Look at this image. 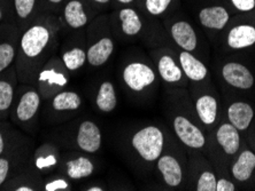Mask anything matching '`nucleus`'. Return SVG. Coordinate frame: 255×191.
Instances as JSON below:
<instances>
[{
    "instance_id": "nucleus-1",
    "label": "nucleus",
    "mask_w": 255,
    "mask_h": 191,
    "mask_svg": "<svg viewBox=\"0 0 255 191\" xmlns=\"http://www.w3.org/2000/svg\"><path fill=\"white\" fill-rule=\"evenodd\" d=\"M132 147L142 159L154 162L162 152L163 134L155 126L144 127L133 135Z\"/></svg>"
},
{
    "instance_id": "nucleus-2",
    "label": "nucleus",
    "mask_w": 255,
    "mask_h": 191,
    "mask_svg": "<svg viewBox=\"0 0 255 191\" xmlns=\"http://www.w3.org/2000/svg\"><path fill=\"white\" fill-rule=\"evenodd\" d=\"M50 31L44 25H33L23 33L21 38V50L29 59H35L47 46Z\"/></svg>"
},
{
    "instance_id": "nucleus-3",
    "label": "nucleus",
    "mask_w": 255,
    "mask_h": 191,
    "mask_svg": "<svg viewBox=\"0 0 255 191\" xmlns=\"http://www.w3.org/2000/svg\"><path fill=\"white\" fill-rule=\"evenodd\" d=\"M123 80L132 91L140 92L154 82L155 74L148 65L140 62H133L126 66L123 71Z\"/></svg>"
},
{
    "instance_id": "nucleus-4",
    "label": "nucleus",
    "mask_w": 255,
    "mask_h": 191,
    "mask_svg": "<svg viewBox=\"0 0 255 191\" xmlns=\"http://www.w3.org/2000/svg\"><path fill=\"white\" fill-rule=\"evenodd\" d=\"M174 128L175 132L177 134L183 143L187 147L199 149L204 147L205 144V136L201 133V130L198 128L197 126H194L189 119H186L182 116L175 118L174 121Z\"/></svg>"
},
{
    "instance_id": "nucleus-5",
    "label": "nucleus",
    "mask_w": 255,
    "mask_h": 191,
    "mask_svg": "<svg viewBox=\"0 0 255 191\" xmlns=\"http://www.w3.org/2000/svg\"><path fill=\"white\" fill-rule=\"evenodd\" d=\"M77 145L86 152H97L101 145V132L93 122L85 121L80 125L77 133Z\"/></svg>"
},
{
    "instance_id": "nucleus-6",
    "label": "nucleus",
    "mask_w": 255,
    "mask_h": 191,
    "mask_svg": "<svg viewBox=\"0 0 255 191\" xmlns=\"http://www.w3.org/2000/svg\"><path fill=\"white\" fill-rule=\"evenodd\" d=\"M223 78L228 84L237 88L249 89L254 84V78L251 71L239 63H227L222 70Z\"/></svg>"
},
{
    "instance_id": "nucleus-7",
    "label": "nucleus",
    "mask_w": 255,
    "mask_h": 191,
    "mask_svg": "<svg viewBox=\"0 0 255 191\" xmlns=\"http://www.w3.org/2000/svg\"><path fill=\"white\" fill-rule=\"evenodd\" d=\"M40 106V96L33 89L24 93L18 101L16 108V117L21 123H27L35 117Z\"/></svg>"
},
{
    "instance_id": "nucleus-8",
    "label": "nucleus",
    "mask_w": 255,
    "mask_h": 191,
    "mask_svg": "<svg viewBox=\"0 0 255 191\" xmlns=\"http://www.w3.org/2000/svg\"><path fill=\"white\" fill-rule=\"evenodd\" d=\"M157 168L162 174L164 182L169 187H177L182 182V168L177 160L171 156H162L157 159Z\"/></svg>"
},
{
    "instance_id": "nucleus-9",
    "label": "nucleus",
    "mask_w": 255,
    "mask_h": 191,
    "mask_svg": "<svg viewBox=\"0 0 255 191\" xmlns=\"http://www.w3.org/2000/svg\"><path fill=\"white\" fill-rule=\"evenodd\" d=\"M171 37L179 47L191 52L197 47V36L193 28L187 22H177L171 27Z\"/></svg>"
},
{
    "instance_id": "nucleus-10",
    "label": "nucleus",
    "mask_w": 255,
    "mask_h": 191,
    "mask_svg": "<svg viewBox=\"0 0 255 191\" xmlns=\"http://www.w3.org/2000/svg\"><path fill=\"white\" fill-rule=\"evenodd\" d=\"M199 20L206 28L221 30L228 23L229 13L221 6L207 7L199 13Z\"/></svg>"
},
{
    "instance_id": "nucleus-11",
    "label": "nucleus",
    "mask_w": 255,
    "mask_h": 191,
    "mask_svg": "<svg viewBox=\"0 0 255 191\" xmlns=\"http://www.w3.org/2000/svg\"><path fill=\"white\" fill-rule=\"evenodd\" d=\"M229 121L237 129L244 130L250 126L254 112L250 104L244 102H236L228 109Z\"/></svg>"
},
{
    "instance_id": "nucleus-12",
    "label": "nucleus",
    "mask_w": 255,
    "mask_h": 191,
    "mask_svg": "<svg viewBox=\"0 0 255 191\" xmlns=\"http://www.w3.org/2000/svg\"><path fill=\"white\" fill-rule=\"evenodd\" d=\"M114 44L110 38H103L92 45L86 52V61L93 66H100L107 62L113 53Z\"/></svg>"
},
{
    "instance_id": "nucleus-13",
    "label": "nucleus",
    "mask_w": 255,
    "mask_h": 191,
    "mask_svg": "<svg viewBox=\"0 0 255 191\" xmlns=\"http://www.w3.org/2000/svg\"><path fill=\"white\" fill-rule=\"evenodd\" d=\"M255 43V28L252 25H238L229 32L228 44L231 48L239 50L252 46Z\"/></svg>"
},
{
    "instance_id": "nucleus-14",
    "label": "nucleus",
    "mask_w": 255,
    "mask_h": 191,
    "mask_svg": "<svg viewBox=\"0 0 255 191\" xmlns=\"http://www.w3.org/2000/svg\"><path fill=\"white\" fill-rule=\"evenodd\" d=\"M216 138L228 155H234L239 149L238 129L232 124H223L217 130Z\"/></svg>"
},
{
    "instance_id": "nucleus-15",
    "label": "nucleus",
    "mask_w": 255,
    "mask_h": 191,
    "mask_svg": "<svg viewBox=\"0 0 255 191\" xmlns=\"http://www.w3.org/2000/svg\"><path fill=\"white\" fill-rule=\"evenodd\" d=\"M179 61L187 77L192 80H202L207 76V68L189 52H183L179 55Z\"/></svg>"
},
{
    "instance_id": "nucleus-16",
    "label": "nucleus",
    "mask_w": 255,
    "mask_h": 191,
    "mask_svg": "<svg viewBox=\"0 0 255 191\" xmlns=\"http://www.w3.org/2000/svg\"><path fill=\"white\" fill-rule=\"evenodd\" d=\"M65 20L73 29H80L88 23V16L84 12L83 3L78 0H71L65 7Z\"/></svg>"
},
{
    "instance_id": "nucleus-17",
    "label": "nucleus",
    "mask_w": 255,
    "mask_h": 191,
    "mask_svg": "<svg viewBox=\"0 0 255 191\" xmlns=\"http://www.w3.org/2000/svg\"><path fill=\"white\" fill-rule=\"evenodd\" d=\"M255 168V155L251 151H244L239 156L237 162L232 167V174L238 181H246L251 177Z\"/></svg>"
},
{
    "instance_id": "nucleus-18",
    "label": "nucleus",
    "mask_w": 255,
    "mask_h": 191,
    "mask_svg": "<svg viewBox=\"0 0 255 191\" xmlns=\"http://www.w3.org/2000/svg\"><path fill=\"white\" fill-rule=\"evenodd\" d=\"M97 106L103 112H112L118 104L114 86L111 81H105L100 85L96 99Z\"/></svg>"
},
{
    "instance_id": "nucleus-19",
    "label": "nucleus",
    "mask_w": 255,
    "mask_h": 191,
    "mask_svg": "<svg viewBox=\"0 0 255 191\" xmlns=\"http://www.w3.org/2000/svg\"><path fill=\"white\" fill-rule=\"evenodd\" d=\"M93 170L95 167L92 162L85 157H78L67 163V174L73 180L88 178L93 173Z\"/></svg>"
},
{
    "instance_id": "nucleus-20",
    "label": "nucleus",
    "mask_w": 255,
    "mask_h": 191,
    "mask_svg": "<svg viewBox=\"0 0 255 191\" xmlns=\"http://www.w3.org/2000/svg\"><path fill=\"white\" fill-rule=\"evenodd\" d=\"M196 108L202 123H205L206 125H211V124L215 122L217 114V102L213 96L204 95L199 97Z\"/></svg>"
},
{
    "instance_id": "nucleus-21",
    "label": "nucleus",
    "mask_w": 255,
    "mask_h": 191,
    "mask_svg": "<svg viewBox=\"0 0 255 191\" xmlns=\"http://www.w3.org/2000/svg\"><path fill=\"white\" fill-rule=\"evenodd\" d=\"M81 96L75 92H61L53 97L52 108L57 111H74L81 107Z\"/></svg>"
},
{
    "instance_id": "nucleus-22",
    "label": "nucleus",
    "mask_w": 255,
    "mask_h": 191,
    "mask_svg": "<svg viewBox=\"0 0 255 191\" xmlns=\"http://www.w3.org/2000/svg\"><path fill=\"white\" fill-rule=\"evenodd\" d=\"M159 72L162 79L167 82H176L179 81L182 78V71L176 65V63L172 58L168 55H164L159 61Z\"/></svg>"
},
{
    "instance_id": "nucleus-23",
    "label": "nucleus",
    "mask_w": 255,
    "mask_h": 191,
    "mask_svg": "<svg viewBox=\"0 0 255 191\" xmlns=\"http://www.w3.org/2000/svg\"><path fill=\"white\" fill-rule=\"evenodd\" d=\"M120 18L122 22V30L128 36H134L141 30V21L133 9L125 8L120 12Z\"/></svg>"
},
{
    "instance_id": "nucleus-24",
    "label": "nucleus",
    "mask_w": 255,
    "mask_h": 191,
    "mask_svg": "<svg viewBox=\"0 0 255 191\" xmlns=\"http://www.w3.org/2000/svg\"><path fill=\"white\" fill-rule=\"evenodd\" d=\"M38 81L45 87H63L67 85L68 79L62 72H59L55 69H44L38 76Z\"/></svg>"
},
{
    "instance_id": "nucleus-25",
    "label": "nucleus",
    "mask_w": 255,
    "mask_h": 191,
    "mask_svg": "<svg viewBox=\"0 0 255 191\" xmlns=\"http://www.w3.org/2000/svg\"><path fill=\"white\" fill-rule=\"evenodd\" d=\"M62 61L68 70H77L84 65L86 61V53L82 48H73L62 55Z\"/></svg>"
},
{
    "instance_id": "nucleus-26",
    "label": "nucleus",
    "mask_w": 255,
    "mask_h": 191,
    "mask_svg": "<svg viewBox=\"0 0 255 191\" xmlns=\"http://www.w3.org/2000/svg\"><path fill=\"white\" fill-rule=\"evenodd\" d=\"M14 97L13 86L6 80H0V111L8 110Z\"/></svg>"
},
{
    "instance_id": "nucleus-27",
    "label": "nucleus",
    "mask_w": 255,
    "mask_h": 191,
    "mask_svg": "<svg viewBox=\"0 0 255 191\" xmlns=\"http://www.w3.org/2000/svg\"><path fill=\"white\" fill-rule=\"evenodd\" d=\"M15 59V48L8 43L0 44V72L8 68Z\"/></svg>"
},
{
    "instance_id": "nucleus-28",
    "label": "nucleus",
    "mask_w": 255,
    "mask_h": 191,
    "mask_svg": "<svg viewBox=\"0 0 255 191\" xmlns=\"http://www.w3.org/2000/svg\"><path fill=\"white\" fill-rule=\"evenodd\" d=\"M216 178L211 172H205L199 178L197 190L198 191H216Z\"/></svg>"
},
{
    "instance_id": "nucleus-29",
    "label": "nucleus",
    "mask_w": 255,
    "mask_h": 191,
    "mask_svg": "<svg viewBox=\"0 0 255 191\" xmlns=\"http://www.w3.org/2000/svg\"><path fill=\"white\" fill-rule=\"evenodd\" d=\"M36 0H14L15 12L21 18H27L35 8Z\"/></svg>"
},
{
    "instance_id": "nucleus-30",
    "label": "nucleus",
    "mask_w": 255,
    "mask_h": 191,
    "mask_svg": "<svg viewBox=\"0 0 255 191\" xmlns=\"http://www.w3.org/2000/svg\"><path fill=\"white\" fill-rule=\"evenodd\" d=\"M171 0H146V9L152 15H160L168 8Z\"/></svg>"
},
{
    "instance_id": "nucleus-31",
    "label": "nucleus",
    "mask_w": 255,
    "mask_h": 191,
    "mask_svg": "<svg viewBox=\"0 0 255 191\" xmlns=\"http://www.w3.org/2000/svg\"><path fill=\"white\" fill-rule=\"evenodd\" d=\"M55 165H57V158L52 153L46 156H38V158L36 159V166L39 170H51Z\"/></svg>"
},
{
    "instance_id": "nucleus-32",
    "label": "nucleus",
    "mask_w": 255,
    "mask_h": 191,
    "mask_svg": "<svg viewBox=\"0 0 255 191\" xmlns=\"http://www.w3.org/2000/svg\"><path fill=\"white\" fill-rule=\"evenodd\" d=\"M236 8L242 12H250L255 7V0H231Z\"/></svg>"
},
{
    "instance_id": "nucleus-33",
    "label": "nucleus",
    "mask_w": 255,
    "mask_h": 191,
    "mask_svg": "<svg viewBox=\"0 0 255 191\" xmlns=\"http://www.w3.org/2000/svg\"><path fill=\"white\" fill-rule=\"evenodd\" d=\"M67 188H68V183H67L65 180H61V179L54 180V181L47 183V185L45 186V190H46V191L65 190Z\"/></svg>"
},
{
    "instance_id": "nucleus-34",
    "label": "nucleus",
    "mask_w": 255,
    "mask_h": 191,
    "mask_svg": "<svg viewBox=\"0 0 255 191\" xmlns=\"http://www.w3.org/2000/svg\"><path fill=\"white\" fill-rule=\"evenodd\" d=\"M9 172V162L6 158H0V186L5 182Z\"/></svg>"
},
{
    "instance_id": "nucleus-35",
    "label": "nucleus",
    "mask_w": 255,
    "mask_h": 191,
    "mask_svg": "<svg viewBox=\"0 0 255 191\" xmlns=\"http://www.w3.org/2000/svg\"><path fill=\"white\" fill-rule=\"evenodd\" d=\"M234 190H235L234 183H231L226 179H221L220 181L217 182L216 191H234Z\"/></svg>"
},
{
    "instance_id": "nucleus-36",
    "label": "nucleus",
    "mask_w": 255,
    "mask_h": 191,
    "mask_svg": "<svg viewBox=\"0 0 255 191\" xmlns=\"http://www.w3.org/2000/svg\"><path fill=\"white\" fill-rule=\"evenodd\" d=\"M3 149H5V140H3V136L1 132H0V156L2 155Z\"/></svg>"
},
{
    "instance_id": "nucleus-37",
    "label": "nucleus",
    "mask_w": 255,
    "mask_h": 191,
    "mask_svg": "<svg viewBox=\"0 0 255 191\" xmlns=\"http://www.w3.org/2000/svg\"><path fill=\"white\" fill-rule=\"evenodd\" d=\"M16 191H33L32 188H30V187H18V188L15 189Z\"/></svg>"
},
{
    "instance_id": "nucleus-38",
    "label": "nucleus",
    "mask_w": 255,
    "mask_h": 191,
    "mask_svg": "<svg viewBox=\"0 0 255 191\" xmlns=\"http://www.w3.org/2000/svg\"><path fill=\"white\" fill-rule=\"evenodd\" d=\"M89 191H101L103 189L100 188V187H92V188H90V189H88Z\"/></svg>"
},
{
    "instance_id": "nucleus-39",
    "label": "nucleus",
    "mask_w": 255,
    "mask_h": 191,
    "mask_svg": "<svg viewBox=\"0 0 255 191\" xmlns=\"http://www.w3.org/2000/svg\"><path fill=\"white\" fill-rule=\"evenodd\" d=\"M118 1L122 2V3H130L131 1H133V0H118Z\"/></svg>"
},
{
    "instance_id": "nucleus-40",
    "label": "nucleus",
    "mask_w": 255,
    "mask_h": 191,
    "mask_svg": "<svg viewBox=\"0 0 255 191\" xmlns=\"http://www.w3.org/2000/svg\"><path fill=\"white\" fill-rule=\"evenodd\" d=\"M95 1L98 2V3H106V2L110 1V0H95Z\"/></svg>"
},
{
    "instance_id": "nucleus-41",
    "label": "nucleus",
    "mask_w": 255,
    "mask_h": 191,
    "mask_svg": "<svg viewBox=\"0 0 255 191\" xmlns=\"http://www.w3.org/2000/svg\"><path fill=\"white\" fill-rule=\"evenodd\" d=\"M48 1L52 2V3H59V2H61L62 0H48Z\"/></svg>"
},
{
    "instance_id": "nucleus-42",
    "label": "nucleus",
    "mask_w": 255,
    "mask_h": 191,
    "mask_svg": "<svg viewBox=\"0 0 255 191\" xmlns=\"http://www.w3.org/2000/svg\"><path fill=\"white\" fill-rule=\"evenodd\" d=\"M1 17H2V13H1V9H0V20H1Z\"/></svg>"
}]
</instances>
